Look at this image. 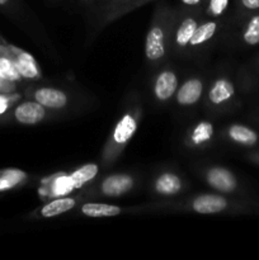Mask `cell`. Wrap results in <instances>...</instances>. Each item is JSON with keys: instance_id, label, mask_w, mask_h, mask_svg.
<instances>
[{"instance_id": "obj_30", "label": "cell", "mask_w": 259, "mask_h": 260, "mask_svg": "<svg viewBox=\"0 0 259 260\" xmlns=\"http://www.w3.org/2000/svg\"><path fill=\"white\" fill-rule=\"evenodd\" d=\"M81 3H83L84 5H89V7H91V5H96V4H102L104 7L106 4H108L109 2H112V0H80Z\"/></svg>"}, {"instance_id": "obj_9", "label": "cell", "mask_w": 259, "mask_h": 260, "mask_svg": "<svg viewBox=\"0 0 259 260\" xmlns=\"http://www.w3.org/2000/svg\"><path fill=\"white\" fill-rule=\"evenodd\" d=\"M190 211L200 215H216L229 208V201L221 194H200L192 200L189 205Z\"/></svg>"}, {"instance_id": "obj_15", "label": "cell", "mask_w": 259, "mask_h": 260, "mask_svg": "<svg viewBox=\"0 0 259 260\" xmlns=\"http://www.w3.org/2000/svg\"><path fill=\"white\" fill-rule=\"evenodd\" d=\"M76 203H78L76 198L68 197V196L57 197L56 200L50 201V202L43 205L41 208H38L37 216L40 218L57 217V216H61L73 210L76 206Z\"/></svg>"}, {"instance_id": "obj_3", "label": "cell", "mask_w": 259, "mask_h": 260, "mask_svg": "<svg viewBox=\"0 0 259 260\" xmlns=\"http://www.w3.org/2000/svg\"><path fill=\"white\" fill-rule=\"evenodd\" d=\"M200 23L201 18L193 13L182 18L177 24H174L175 28H173L170 47H173L175 52H182V51L187 50L189 47L190 38H192L193 33H195L196 28L198 27Z\"/></svg>"}, {"instance_id": "obj_14", "label": "cell", "mask_w": 259, "mask_h": 260, "mask_svg": "<svg viewBox=\"0 0 259 260\" xmlns=\"http://www.w3.org/2000/svg\"><path fill=\"white\" fill-rule=\"evenodd\" d=\"M154 190L164 197L175 196L183 190V179L174 172H163L155 179Z\"/></svg>"}, {"instance_id": "obj_13", "label": "cell", "mask_w": 259, "mask_h": 260, "mask_svg": "<svg viewBox=\"0 0 259 260\" xmlns=\"http://www.w3.org/2000/svg\"><path fill=\"white\" fill-rule=\"evenodd\" d=\"M235 95V86L228 78L216 79L208 90V102L213 107H220L228 103Z\"/></svg>"}, {"instance_id": "obj_25", "label": "cell", "mask_w": 259, "mask_h": 260, "mask_svg": "<svg viewBox=\"0 0 259 260\" xmlns=\"http://www.w3.org/2000/svg\"><path fill=\"white\" fill-rule=\"evenodd\" d=\"M230 0H207L206 5V14L212 19L220 18L225 14L229 8Z\"/></svg>"}, {"instance_id": "obj_24", "label": "cell", "mask_w": 259, "mask_h": 260, "mask_svg": "<svg viewBox=\"0 0 259 260\" xmlns=\"http://www.w3.org/2000/svg\"><path fill=\"white\" fill-rule=\"evenodd\" d=\"M243 41L249 46L259 45V14L253 15L246 23L243 32Z\"/></svg>"}, {"instance_id": "obj_7", "label": "cell", "mask_w": 259, "mask_h": 260, "mask_svg": "<svg viewBox=\"0 0 259 260\" xmlns=\"http://www.w3.org/2000/svg\"><path fill=\"white\" fill-rule=\"evenodd\" d=\"M7 47L9 50L10 55H12L13 60H14L15 66H17L22 79H25V80H38V79L42 78L40 66H38L37 61L35 60V57L30 53L25 52V51L20 50V48L15 47V46L8 45V43Z\"/></svg>"}, {"instance_id": "obj_6", "label": "cell", "mask_w": 259, "mask_h": 260, "mask_svg": "<svg viewBox=\"0 0 259 260\" xmlns=\"http://www.w3.org/2000/svg\"><path fill=\"white\" fill-rule=\"evenodd\" d=\"M46 117H47V108L36 102L35 99L22 102L13 109V118L20 124L32 126V124L41 123L45 121Z\"/></svg>"}, {"instance_id": "obj_22", "label": "cell", "mask_w": 259, "mask_h": 260, "mask_svg": "<svg viewBox=\"0 0 259 260\" xmlns=\"http://www.w3.org/2000/svg\"><path fill=\"white\" fill-rule=\"evenodd\" d=\"M228 136L231 141L244 146H253L258 142V134L244 124H231L228 128Z\"/></svg>"}, {"instance_id": "obj_31", "label": "cell", "mask_w": 259, "mask_h": 260, "mask_svg": "<svg viewBox=\"0 0 259 260\" xmlns=\"http://www.w3.org/2000/svg\"><path fill=\"white\" fill-rule=\"evenodd\" d=\"M13 0H0V9L8 10L9 8H12Z\"/></svg>"}, {"instance_id": "obj_28", "label": "cell", "mask_w": 259, "mask_h": 260, "mask_svg": "<svg viewBox=\"0 0 259 260\" xmlns=\"http://www.w3.org/2000/svg\"><path fill=\"white\" fill-rule=\"evenodd\" d=\"M240 4L246 10L259 9V0H240Z\"/></svg>"}, {"instance_id": "obj_19", "label": "cell", "mask_w": 259, "mask_h": 260, "mask_svg": "<svg viewBox=\"0 0 259 260\" xmlns=\"http://www.w3.org/2000/svg\"><path fill=\"white\" fill-rule=\"evenodd\" d=\"M28 180V174L17 168L0 170V193L19 188Z\"/></svg>"}, {"instance_id": "obj_27", "label": "cell", "mask_w": 259, "mask_h": 260, "mask_svg": "<svg viewBox=\"0 0 259 260\" xmlns=\"http://www.w3.org/2000/svg\"><path fill=\"white\" fill-rule=\"evenodd\" d=\"M15 90V83L7 81L0 78V93H12Z\"/></svg>"}, {"instance_id": "obj_4", "label": "cell", "mask_w": 259, "mask_h": 260, "mask_svg": "<svg viewBox=\"0 0 259 260\" xmlns=\"http://www.w3.org/2000/svg\"><path fill=\"white\" fill-rule=\"evenodd\" d=\"M135 187V177L127 173H116L107 175L99 184L102 196L109 198H118L131 192Z\"/></svg>"}, {"instance_id": "obj_32", "label": "cell", "mask_w": 259, "mask_h": 260, "mask_svg": "<svg viewBox=\"0 0 259 260\" xmlns=\"http://www.w3.org/2000/svg\"><path fill=\"white\" fill-rule=\"evenodd\" d=\"M2 42H4V40H3V38L0 37V43H2Z\"/></svg>"}, {"instance_id": "obj_10", "label": "cell", "mask_w": 259, "mask_h": 260, "mask_svg": "<svg viewBox=\"0 0 259 260\" xmlns=\"http://www.w3.org/2000/svg\"><path fill=\"white\" fill-rule=\"evenodd\" d=\"M149 2L150 0H112L108 4L104 5L103 9H102L101 15H99L101 17L99 25L104 27L108 23H112L113 20L123 17L124 14Z\"/></svg>"}, {"instance_id": "obj_12", "label": "cell", "mask_w": 259, "mask_h": 260, "mask_svg": "<svg viewBox=\"0 0 259 260\" xmlns=\"http://www.w3.org/2000/svg\"><path fill=\"white\" fill-rule=\"evenodd\" d=\"M203 88H205V84H203L202 79H187L182 85L178 86L177 93H175V102L182 107L195 106L202 98Z\"/></svg>"}, {"instance_id": "obj_18", "label": "cell", "mask_w": 259, "mask_h": 260, "mask_svg": "<svg viewBox=\"0 0 259 260\" xmlns=\"http://www.w3.org/2000/svg\"><path fill=\"white\" fill-rule=\"evenodd\" d=\"M217 28L218 23L216 19H208L205 20V22H201L198 27L196 28L192 38H190L189 47L188 48H197L200 46H203L207 42H210L215 37Z\"/></svg>"}, {"instance_id": "obj_1", "label": "cell", "mask_w": 259, "mask_h": 260, "mask_svg": "<svg viewBox=\"0 0 259 260\" xmlns=\"http://www.w3.org/2000/svg\"><path fill=\"white\" fill-rule=\"evenodd\" d=\"M141 113V104H139L137 102H131L126 111H123V113L121 114L116 126L113 127L111 135H109L108 141H107L103 154H102V162L104 167L113 164L117 157L126 149V146L139 128Z\"/></svg>"}, {"instance_id": "obj_20", "label": "cell", "mask_w": 259, "mask_h": 260, "mask_svg": "<svg viewBox=\"0 0 259 260\" xmlns=\"http://www.w3.org/2000/svg\"><path fill=\"white\" fill-rule=\"evenodd\" d=\"M123 208L119 206L107 205V203H84L80 207V212L86 217L103 218L114 217L121 215Z\"/></svg>"}, {"instance_id": "obj_2", "label": "cell", "mask_w": 259, "mask_h": 260, "mask_svg": "<svg viewBox=\"0 0 259 260\" xmlns=\"http://www.w3.org/2000/svg\"><path fill=\"white\" fill-rule=\"evenodd\" d=\"M177 17L174 12L159 7L145 38V56L150 63H159L165 58L172 43V33Z\"/></svg>"}, {"instance_id": "obj_33", "label": "cell", "mask_w": 259, "mask_h": 260, "mask_svg": "<svg viewBox=\"0 0 259 260\" xmlns=\"http://www.w3.org/2000/svg\"><path fill=\"white\" fill-rule=\"evenodd\" d=\"M2 43H3V42H2ZM2 43H0V45H2Z\"/></svg>"}, {"instance_id": "obj_5", "label": "cell", "mask_w": 259, "mask_h": 260, "mask_svg": "<svg viewBox=\"0 0 259 260\" xmlns=\"http://www.w3.org/2000/svg\"><path fill=\"white\" fill-rule=\"evenodd\" d=\"M32 98L51 111L65 109L70 103V95L62 89L52 86H41L33 90Z\"/></svg>"}, {"instance_id": "obj_8", "label": "cell", "mask_w": 259, "mask_h": 260, "mask_svg": "<svg viewBox=\"0 0 259 260\" xmlns=\"http://www.w3.org/2000/svg\"><path fill=\"white\" fill-rule=\"evenodd\" d=\"M205 179L212 189L221 193H231L238 188L236 177L223 167H211L206 170Z\"/></svg>"}, {"instance_id": "obj_11", "label": "cell", "mask_w": 259, "mask_h": 260, "mask_svg": "<svg viewBox=\"0 0 259 260\" xmlns=\"http://www.w3.org/2000/svg\"><path fill=\"white\" fill-rule=\"evenodd\" d=\"M179 86L178 75L172 69H165L161 70L156 75L154 80V96L157 102H168L175 95L177 89Z\"/></svg>"}, {"instance_id": "obj_29", "label": "cell", "mask_w": 259, "mask_h": 260, "mask_svg": "<svg viewBox=\"0 0 259 260\" xmlns=\"http://www.w3.org/2000/svg\"><path fill=\"white\" fill-rule=\"evenodd\" d=\"M203 2L205 0H180V3L187 8H198L200 5L202 7Z\"/></svg>"}, {"instance_id": "obj_17", "label": "cell", "mask_w": 259, "mask_h": 260, "mask_svg": "<svg viewBox=\"0 0 259 260\" xmlns=\"http://www.w3.org/2000/svg\"><path fill=\"white\" fill-rule=\"evenodd\" d=\"M0 78L7 81H12V83L22 80V76H20L17 66H15V62L10 55L9 50H8L5 41L0 45Z\"/></svg>"}, {"instance_id": "obj_26", "label": "cell", "mask_w": 259, "mask_h": 260, "mask_svg": "<svg viewBox=\"0 0 259 260\" xmlns=\"http://www.w3.org/2000/svg\"><path fill=\"white\" fill-rule=\"evenodd\" d=\"M20 98L18 94H10V93H0V117L5 116L8 112L10 111L13 104Z\"/></svg>"}, {"instance_id": "obj_21", "label": "cell", "mask_w": 259, "mask_h": 260, "mask_svg": "<svg viewBox=\"0 0 259 260\" xmlns=\"http://www.w3.org/2000/svg\"><path fill=\"white\" fill-rule=\"evenodd\" d=\"M98 173H99V165L94 164V162H89V164L81 165V167H79L78 169L74 170L73 173H70L69 177H70L74 190L81 189L84 185L88 184L89 182H91V180L98 175Z\"/></svg>"}, {"instance_id": "obj_23", "label": "cell", "mask_w": 259, "mask_h": 260, "mask_svg": "<svg viewBox=\"0 0 259 260\" xmlns=\"http://www.w3.org/2000/svg\"><path fill=\"white\" fill-rule=\"evenodd\" d=\"M74 188L69 174H58L51 178L50 184L47 185V194L51 197H63L73 192Z\"/></svg>"}, {"instance_id": "obj_16", "label": "cell", "mask_w": 259, "mask_h": 260, "mask_svg": "<svg viewBox=\"0 0 259 260\" xmlns=\"http://www.w3.org/2000/svg\"><path fill=\"white\" fill-rule=\"evenodd\" d=\"M213 124L208 121L198 122L189 131L187 136V144L190 147H202L208 144L213 137Z\"/></svg>"}]
</instances>
